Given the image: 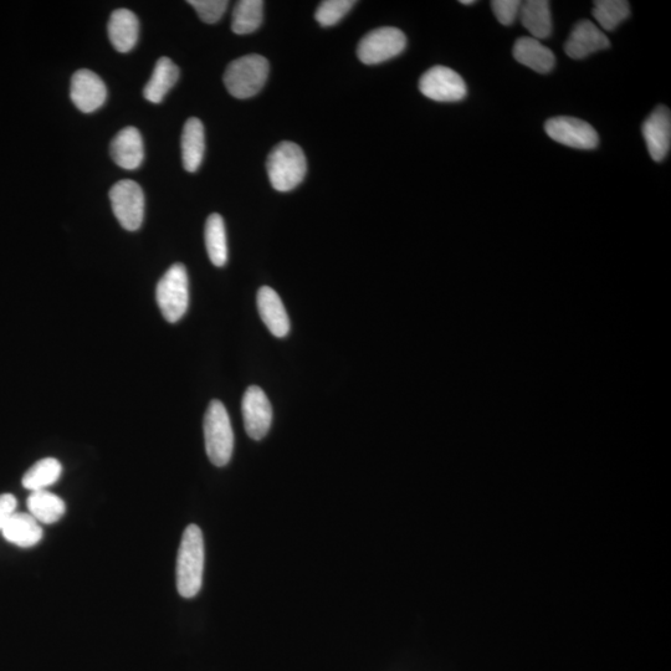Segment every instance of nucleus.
I'll use <instances>...</instances> for the list:
<instances>
[{
	"label": "nucleus",
	"instance_id": "f257e3e1",
	"mask_svg": "<svg viewBox=\"0 0 671 671\" xmlns=\"http://www.w3.org/2000/svg\"><path fill=\"white\" fill-rule=\"evenodd\" d=\"M204 540L197 525H189L183 532L177 558V588L183 598H194L203 585Z\"/></svg>",
	"mask_w": 671,
	"mask_h": 671
},
{
	"label": "nucleus",
	"instance_id": "f03ea898",
	"mask_svg": "<svg viewBox=\"0 0 671 671\" xmlns=\"http://www.w3.org/2000/svg\"><path fill=\"white\" fill-rule=\"evenodd\" d=\"M271 186L278 192L293 191L304 181L307 161L304 151L294 142H281L266 161Z\"/></svg>",
	"mask_w": 671,
	"mask_h": 671
},
{
	"label": "nucleus",
	"instance_id": "7ed1b4c3",
	"mask_svg": "<svg viewBox=\"0 0 671 671\" xmlns=\"http://www.w3.org/2000/svg\"><path fill=\"white\" fill-rule=\"evenodd\" d=\"M204 439L208 458L213 465H228L234 450V432L227 408L217 399L209 403L204 417Z\"/></svg>",
	"mask_w": 671,
	"mask_h": 671
},
{
	"label": "nucleus",
	"instance_id": "20e7f679",
	"mask_svg": "<svg viewBox=\"0 0 671 671\" xmlns=\"http://www.w3.org/2000/svg\"><path fill=\"white\" fill-rule=\"evenodd\" d=\"M268 76L269 61L264 56L250 54L229 64L224 84L230 95L240 100L250 99L263 90Z\"/></svg>",
	"mask_w": 671,
	"mask_h": 671
},
{
	"label": "nucleus",
	"instance_id": "39448f33",
	"mask_svg": "<svg viewBox=\"0 0 671 671\" xmlns=\"http://www.w3.org/2000/svg\"><path fill=\"white\" fill-rule=\"evenodd\" d=\"M158 307L169 324H176L187 314L189 280L186 266L173 264L162 276L156 289Z\"/></svg>",
	"mask_w": 671,
	"mask_h": 671
},
{
	"label": "nucleus",
	"instance_id": "423d86ee",
	"mask_svg": "<svg viewBox=\"0 0 671 671\" xmlns=\"http://www.w3.org/2000/svg\"><path fill=\"white\" fill-rule=\"evenodd\" d=\"M112 212L121 227L128 232L141 228L145 218V193L140 184L126 179L116 183L110 191Z\"/></svg>",
	"mask_w": 671,
	"mask_h": 671
},
{
	"label": "nucleus",
	"instance_id": "0eeeda50",
	"mask_svg": "<svg viewBox=\"0 0 671 671\" xmlns=\"http://www.w3.org/2000/svg\"><path fill=\"white\" fill-rule=\"evenodd\" d=\"M407 46L406 35L397 28L373 30L358 44L357 55L363 64L377 65L396 58Z\"/></svg>",
	"mask_w": 671,
	"mask_h": 671
},
{
	"label": "nucleus",
	"instance_id": "6e6552de",
	"mask_svg": "<svg viewBox=\"0 0 671 671\" xmlns=\"http://www.w3.org/2000/svg\"><path fill=\"white\" fill-rule=\"evenodd\" d=\"M419 90L428 99L438 102H458L468 94L462 76L445 66H434L419 81Z\"/></svg>",
	"mask_w": 671,
	"mask_h": 671
},
{
	"label": "nucleus",
	"instance_id": "1a4fd4ad",
	"mask_svg": "<svg viewBox=\"0 0 671 671\" xmlns=\"http://www.w3.org/2000/svg\"><path fill=\"white\" fill-rule=\"evenodd\" d=\"M545 131L553 141L578 150H593L599 143L597 131L588 122L575 117H553L546 122Z\"/></svg>",
	"mask_w": 671,
	"mask_h": 671
},
{
	"label": "nucleus",
	"instance_id": "9d476101",
	"mask_svg": "<svg viewBox=\"0 0 671 671\" xmlns=\"http://www.w3.org/2000/svg\"><path fill=\"white\" fill-rule=\"evenodd\" d=\"M244 427L254 440H261L269 433L273 422V408L263 389L252 386L244 393L242 402Z\"/></svg>",
	"mask_w": 671,
	"mask_h": 671
},
{
	"label": "nucleus",
	"instance_id": "9b49d317",
	"mask_svg": "<svg viewBox=\"0 0 671 671\" xmlns=\"http://www.w3.org/2000/svg\"><path fill=\"white\" fill-rule=\"evenodd\" d=\"M70 97L74 105L84 114H91L104 106L107 89L99 75L90 70H79L71 79Z\"/></svg>",
	"mask_w": 671,
	"mask_h": 671
},
{
	"label": "nucleus",
	"instance_id": "f8f14e48",
	"mask_svg": "<svg viewBox=\"0 0 671 671\" xmlns=\"http://www.w3.org/2000/svg\"><path fill=\"white\" fill-rule=\"evenodd\" d=\"M643 136L650 157L662 162L671 146V115L668 107L658 106L643 124Z\"/></svg>",
	"mask_w": 671,
	"mask_h": 671
},
{
	"label": "nucleus",
	"instance_id": "ddd939ff",
	"mask_svg": "<svg viewBox=\"0 0 671 671\" xmlns=\"http://www.w3.org/2000/svg\"><path fill=\"white\" fill-rule=\"evenodd\" d=\"M611 42L607 35L589 20H582L573 28L565 44V51L571 59L581 60L587 56L608 49Z\"/></svg>",
	"mask_w": 671,
	"mask_h": 671
},
{
	"label": "nucleus",
	"instance_id": "4468645a",
	"mask_svg": "<svg viewBox=\"0 0 671 671\" xmlns=\"http://www.w3.org/2000/svg\"><path fill=\"white\" fill-rule=\"evenodd\" d=\"M111 156L117 166L133 171L142 165L145 147L140 131L126 127L111 142Z\"/></svg>",
	"mask_w": 671,
	"mask_h": 671
},
{
	"label": "nucleus",
	"instance_id": "2eb2a0df",
	"mask_svg": "<svg viewBox=\"0 0 671 671\" xmlns=\"http://www.w3.org/2000/svg\"><path fill=\"white\" fill-rule=\"evenodd\" d=\"M258 309L261 320L268 327L271 334L284 338L290 332V319L285 310L283 301L275 290L263 286L258 293Z\"/></svg>",
	"mask_w": 671,
	"mask_h": 671
},
{
	"label": "nucleus",
	"instance_id": "dca6fc26",
	"mask_svg": "<svg viewBox=\"0 0 671 671\" xmlns=\"http://www.w3.org/2000/svg\"><path fill=\"white\" fill-rule=\"evenodd\" d=\"M107 32L112 46L119 53L126 54L135 48L140 34V22L135 13L128 9H117L111 14Z\"/></svg>",
	"mask_w": 671,
	"mask_h": 671
},
{
	"label": "nucleus",
	"instance_id": "f3484780",
	"mask_svg": "<svg viewBox=\"0 0 671 671\" xmlns=\"http://www.w3.org/2000/svg\"><path fill=\"white\" fill-rule=\"evenodd\" d=\"M514 58L520 64L527 66L536 73L548 74L551 73L556 65L555 54L545 45H542L539 40L531 37L520 38L514 46Z\"/></svg>",
	"mask_w": 671,
	"mask_h": 671
},
{
	"label": "nucleus",
	"instance_id": "a211bd4d",
	"mask_svg": "<svg viewBox=\"0 0 671 671\" xmlns=\"http://www.w3.org/2000/svg\"><path fill=\"white\" fill-rule=\"evenodd\" d=\"M0 532L9 544L22 548L37 546L44 535L42 525L32 515L23 512H15Z\"/></svg>",
	"mask_w": 671,
	"mask_h": 671
},
{
	"label": "nucleus",
	"instance_id": "6ab92c4d",
	"mask_svg": "<svg viewBox=\"0 0 671 671\" xmlns=\"http://www.w3.org/2000/svg\"><path fill=\"white\" fill-rule=\"evenodd\" d=\"M206 152V135L201 120L192 117L186 122L182 133L183 167L189 173L197 172Z\"/></svg>",
	"mask_w": 671,
	"mask_h": 671
},
{
	"label": "nucleus",
	"instance_id": "aec40b11",
	"mask_svg": "<svg viewBox=\"0 0 671 671\" xmlns=\"http://www.w3.org/2000/svg\"><path fill=\"white\" fill-rule=\"evenodd\" d=\"M520 19L524 28L536 40L547 39L552 34L550 2L529 0L521 4Z\"/></svg>",
	"mask_w": 671,
	"mask_h": 671
},
{
	"label": "nucleus",
	"instance_id": "412c9836",
	"mask_svg": "<svg viewBox=\"0 0 671 671\" xmlns=\"http://www.w3.org/2000/svg\"><path fill=\"white\" fill-rule=\"evenodd\" d=\"M178 79V66L171 59L161 58L157 61L150 81L143 89V96L152 104H161L168 92L177 84Z\"/></svg>",
	"mask_w": 671,
	"mask_h": 671
},
{
	"label": "nucleus",
	"instance_id": "4be33fe9",
	"mask_svg": "<svg viewBox=\"0 0 671 671\" xmlns=\"http://www.w3.org/2000/svg\"><path fill=\"white\" fill-rule=\"evenodd\" d=\"M29 514L40 525H53L63 519L66 512L64 500L48 490L33 491L28 498Z\"/></svg>",
	"mask_w": 671,
	"mask_h": 671
},
{
	"label": "nucleus",
	"instance_id": "5701e85b",
	"mask_svg": "<svg viewBox=\"0 0 671 671\" xmlns=\"http://www.w3.org/2000/svg\"><path fill=\"white\" fill-rule=\"evenodd\" d=\"M206 247L210 261L218 268H222L228 261V240L222 215H209L206 223Z\"/></svg>",
	"mask_w": 671,
	"mask_h": 671
},
{
	"label": "nucleus",
	"instance_id": "b1692460",
	"mask_svg": "<svg viewBox=\"0 0 671 671\" xmlns=\"http://www.w3.org/2000/svg\"><path fill=\"white\" fill-rule=\"evenodd\" d=\"M63 465L55 458H45L35 463L24 474L22 484L30 491L46 490L60 479Z\"/></svg>",
	"mask_w": 671,
	"mask_h": 671
},
{
	"label": "nucleus",
	"instance_id": "393cba45",
	"mask_svg": "<svg viewBox=\"0 0 671 671\" xmlns=\"http://www.w3.org/2000/svg\"><path fill=\"white\" fill-rule=\"evenodd\" d=\"M264 19V2L261 0H242L235 5L232 30L238 35L252 34L260 28Z\"/></svg>",
	"mask_w": 671,
	"mask_h": 671
},
{
	"label": "nucleus",
	"instance_id": "a878e982",
	"mask_svg": "<svg viewBox=\"0 0 671 671\" xmlns=\"http://www.w3.org/2000/svg\"><path fill=\"white\" fill-rule=\"evenodd\" d=\"M592 14L602 29L612 32L629 18V3L624 0H598L594 2Z\"/></svg>",
	"mask_w": 671,
	"mask_h": 671
},
{
	"label": "nucleus",
	"instance_id": "bb28decb",
	"mask_svg": "<svg viewBox=\"0 0 671 671\" xmlns=\"http://www.w3.org/2000/svg\"><path fill=\"white\" fill-rule=\"evenodd\" d=\"M355 4L353 0H326L317 8L315 19L322 27H332L345 18Z\"/></svg>",
	"mask_w": 671,
	"mask_h": 671
},
{
	"label": "nucleus",
	"instance_id": "cd10ccee",
	"mask_svg": "<svg viewBox=\"0 0 671 671\" xmlns=\"http://www.w3.org/2000/svg\"><path fill=\"white\" fill-rule=\"evenodd\" d=\"M188 4L197 10L204 23L214 24L222 19L229 3L225 0H189Z\"/></svg>",
	"mask_w": 671,
	"mask_h": 671
},
{
	"label": "nucleus",
	"instance_id": "c85d7f7f",
	"mask_svg": "<svg viewBox=\"0 0 671 671\" xmlns=\"http://www.w3.org/2000/svg\"><path fill=\"white\" fill-rule=\"evenodd\" d=\"M521 4L519 0H494L491 2V8H493L496 19L509 27L519 17Z\"/></svg>",
	"mask_w": 671,
	"mask_h": 671
},
{
	"label": "nucleus",
	"instance_id": "c756f323",
	"mask_svg": "<svg viewBox=\"0 0 671 671\" xmlns=\"http://www.w3.org/2000/svg\"><path fill=\"white\" fill-rule=\"evenodd\" d=\"M18 500L12 494L0 495V531L17 512Z\"/></svg>",
	"mask_w": 671,
	"mask_h": 671
},
{
	"label": "nucleus",
	"instance_id": "7c9ffc66",
	"mask_svg": "<svg viewBox=\"0 0 671 671\" xmlns=\"http://www.w3.org/2000/svg\"><path fill=\"white\" fill-rule=\"evenodd\" d=\"M460 3H462L464 5H470V4H474L475 2H474V0H462V2H460Z\"/></svg>",
	"mask_w": 671,
	"mask_h": 671
}]
</instances>
